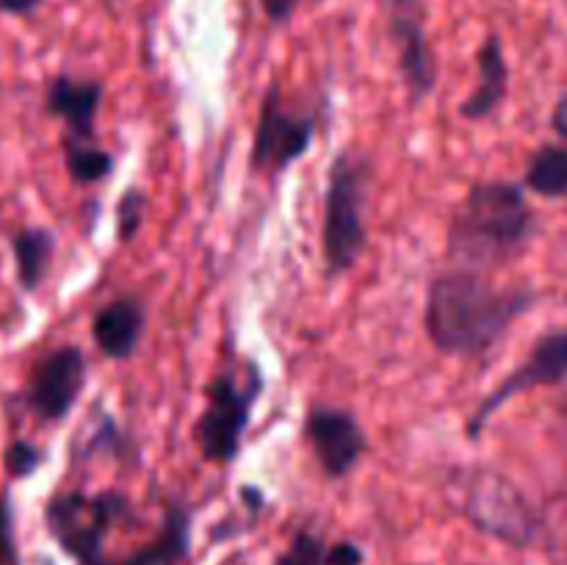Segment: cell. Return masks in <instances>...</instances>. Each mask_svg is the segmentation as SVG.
Segmentation results:
<instances>
[{
	"instance_id": "3",
	"label": "cell",
	"mask_w": 567,
	"mask_h": 565,
	"mask_svg": "<svg viewBox=\"0 0 567 565\" xmlns=\"http://www.w3.org/2000/svg\"><path fill=\"white\" fill-rule=\"evenodd\" d=\"M457 510L485 535L509 546H532L540 535V510L509 476L493 469H463L452 480Z\"/></svg>"
},
{
	"instance_id": "2",
	"label": "cell",
	"mask_w": 567,
	"mask_h": 565,
	"mask_svg": "<svg viewBox=\"0 0 567 565\" xmlns=\"http://www.w3.org/2000/svg\"><path fill=\"white\" fill-rule=\"evenodd\" d=\"M537 233V214L524 186L480 181L468 188L446 233V255L457 269L491 271L526 253Z\"/></svg>"
},
{
	"instance_id": "20",
	"label": "cell",
	"mask_w": 567,
	"mask_h": 565,
	"mask_svg": "<svg viewBox=\"0 0 567 565\" xmlns=\"http://www.w3.org/2000/svg\"><path fill=\"white\" fill-rule=\"evenodd\" d=\"M327 543L313 532H297L286 552L275 559V565H324Z\"/></svg>"
},
{
	"instance_id": "22",
	"label": "cell",
	"mask_w": 567,
	"mask_h": 565,
	"mask_svg": "<svg viewBox=\"0 0 567 565\" xmlns=\"http://www.w3.org/2000/svg\"><path fill=\"white\" fill-rule=\"evenodd\" d=\"M365 554L358 543L352 541H338L332 546H327L324 565H363Z\"/></svg>"
},
{
	"instance_id": "10",
	"label": "cell",
	"mask_w": 567,
	"mask_h": 565,
	"mask_svg": "<svg viewBox=\"0 0 567 565\" xmlns=\"http://www.w3.org/2000/svg\"><path fill=\"white\" fill-rule=\"evenodd\" d=\"M305 438L319 460L327 480H343L369 452V438L352 410L313 404L305 419Z\"/></svg>"
},
{
	"instance_id": "25",
	"label": "cell",
	"mask_w": 567,
	"mask_h": 565,
	"mask_svg": "<svg viewBox=\"0 0 567 565\" xmlns=\"http://www.w3.org/2000/svg\"><path fill=\"white\" fill-rule=\"evenodd\" d=\"M42 3L44 0H0V11H6V14H31Z\"/></svg>"
},
{
	"instance_id": "19",
	"label": "cell",
	"mask_w": 567,
	"mask_h": 565,
	"mask_svg": "<svg viewBox=\"0 0 567 565\" xmlns=\"http://www.w3.org/2000/svg\"><path fill=\"white\" fill-rule=\"evenodd\" d=\"M144 208H147V197H144L142 188H125L116 203V238L122 244H131L136 238L138 227H142Z\"/></svg>"
},
{
	"instance_id": "23",
	"label": "cell",
	"mask_w": 567,
	"mask_h": 565,
	"mask_svg": "<svg viewBox=\"0 0 567 565\" xmlns=\"http://www.w3.org/2000/svg\"><path fill=\"white\" fill-rule=\"evenodd\" d=\"M302 3V0H264V9L266 14L271 17L275 22H282L291 17V11L297 9V6Z\"/></svg>"
},
{
	"instance_id": "17",
	"label": "cell",
	"mask_w": 567,
	"mask_h": 565,
	"mask_svg": "<svg viewBox=\"0 0 567 565\" xmlns=\"http://www.w3.org/2000/svg\"><path fill=\"white\" fill-rule=\"evenodd\" d=\"M524 186L546 199L567 197V147L543 144L532 153L524 172Z\"/></svg>"
},
{
	"instance_id": "24",
	"label": "cell",
	"mask_w": 567,
	"mask_h": 565,
	"mask_svg": "<svg viewBox=\"0 0 567 565\" xmlns=\"http://www.w3.org/2000/svg\"><path fill=\"white\" fill-rule=\"evenodd\" d=\"M551 127H554V133H557L559 138H565V142H567V92L557 100V105H554Z\"/></svg>"
},
{
	"instance_id": "13",
	"label": "cell",
	"mask_w": 567,
	"mask_h": 565,
	"mask_svg": "<svg viewBox=\"0 0 567 565\" xmlns=\"http://www.w3.org/2000/svg\"><path fill=\"white\" fill-rule=\"evenodd\" d=\"M391 39L393 48H396L399 72H402L404 86H408L410 103H421V100L430 97L432 89H435L437 70L435 61H432L430 44H426L424 28H421L419 17H393Z\"/></svg>"
},
{
	"instance_id": "8",
	"label": "cell",
	"mask_w": 567,
	"mask_h": 565,
	"mask_svg": "<svg viewBox=\"0 0 567 565\" xmlns=\"http://www.w3.org/2000/svg\"><path fill=\"white\" fill-rule=\"evenodd\" d=\"M567 380V330H551L532 343L529 355L487 393L474 410V415L465 424L468 441H480L482 432L487 430L493 415L513 402L520 393H529L535 388H554Z\"/></svg>"
},
{
	"instance_id": "21",
	"label": "cell",
	"mask_w": 567,
	"mask_h": 565,
	"mask_svg": "<svg viewBox=\"0 0 567 565\" xmlns=\"http://www.w3.org/2000/svg\"><path fill=\"white\" fill-rule=\"evenodd\" d=\"M42 458H44V452L37 446V443L11 441L9 449H6L3 465H6V471H9L11 480H25V476H31L33 471L42 465Z\"/></svg>"
},
{
	"instance_id": "14",
	"label": "cell",
	"mask_w": 567,
	"mask_h": 565,
	"mask_svg": "<svg viewBox=\"0 0 567 565\" xmlns=\"http://www.w3.org/2000/svg\"><path fill=\"white\" fill-rule=\"evenodd\" d=\"M476 64H480V83L474 86V92L460 103V116L468 122L487 120L491 114H496L502 109L504 97H507L509 89V64L507 55H504V44L496 33L482 42L480 53H476Z\"/></svg>"
},
{
	"instance_id": "27",
	"label": "cell",
	"mask_w": 567,
	"mask_h": 565,
	"mask_svg": "<svg viewBox=\"0 0 567 565\" xmlns=\"http://www.w3.org/2000/svg\"><path fill=\"white\" fill-rule=\"evenodd\" d=\"M0 565H20V559H11V557H3V554H0Z\"/></svg>"
},
{
	"instance_id": "4",
	"label": "cell",
	"mask_w": 567,
	"mask_h": 565,
	"mask_svg": "<svg viewBox=\"0 0 567 565\" xmlns=\"http://www.w3.org/2000/svg\"><path fill=\"white\" fill-rule=\"evenodd\" d=\"M365 188H369V158L343 150L330 164L324 188V225H321V253L330 280L354 269L365 249Z\"/></svg>"
},
{
	"instance_id": "18",
	"label": "cell",
	"mask_w": 567,
	"mask_h": 565,
	"mask_svg": "<svg viewBox=\"0 0 567 565\" xmlns=\"http://www.w3.org/2000/svg\"><path fill=\"white\" fill-rule=\"evenodd\" d=\"M64 150L66 175L75 186H92V183L105 181L114 172V155L109 150L97 147L94 142H81V138H61Z\"/></svg>"
},
{
	"instance_id": "5",
	"label": "cell",
	"mask_w": 567,
	"mask_h": 565,
	"mask_svg": "<svg viewBox=\"0 0 567 565\" xmlns=\"http://www.w3.org/2000/svg\"><path fill=\"white\" fill-rule=\"evenodd\" d=\"M260 391H264V374L255 363H247L244 374L219 371L210 377L205 386V410L194 424V441L208 463H236Z\"/></svg>"
},
{
	"instance_id": "15",
	"label": "cell",
	"mask_w": 567,
	"mask_h": 565,
	"mask_svg": "<svg viewBox=\"0 0 567 565\" xmlns=\"http://www.w3.org/2000/svg\"><path fill=\"white\" fill-rule=\"evenodd\" d=\"M192 552V513L181 504H172L164 515L161 532L125 557H97L89 565H181Z\"/></svg>"
},
{
	"instance_id": "12",
	"label": "cell",
	"mask_w": 567,
	"mask_h": 565,
	"mask_svg": "<svg viewBox=\"0 0 567 565\" xmlns=\"http://www.w3.org/2000/svg\"><path fill=\"white\" fill-rule=\"evenodd\" d=\"M147 325V308L138 297H116L94 314L92 338L100 355L109 360H127L136 355Z\"/></svg>"
},
{
	"instance_id": "26",
	"label": "cell",
	"mask_w": 567,
	"mask_h": 565,
	"mask_svg": "<svg viewBox=\"0 0 567 565\" xmlns=\"http://www.w3.org/2000/svg\"><path fill=\"white\" fill-rule=\"evenodd\" d=\"M388 3H391L393 9H396V14H393V17H402V14H408L410 9H413L415 0H388Z\"/></svg>"
},
{
	"instance_id": "16",
	"label": "cell",
	"mask_w": 567,
	"mask_h": 565,
	"mask_svg": "<svg viewBox=\"0 0 567 565\" xmlns=\"http://www.w3.org/2000/svg\"><path fill=\"white\" fill-rule=\"evenodd\" d=\"M11 255L22 291H37L53 266L55 236L48 227H22L11 236Z\"/></svg>"
},
{
	"instance_id": "7",
	"label": "cell",
	"mask_w": 567,
	"mask_h": 565,
	"mask_svg": "<svg viewBox=\"0 0 567 565\" xmlns=\"http://www.w3.org/2000/svg\"><path fill=\"white\" fill-rule=\"evenodd\" d=\"M316 138V122L308 114H293L282 97L280 83H271L260 100L249 166L258 175H280L305 158Z\"/></svg>"
},
{
	"instance_id": "11",
	"label": "cell",
	"mask_w": 567,
	"mask_h": 565,
	"mask_svg": "<svg viewBox=\"0 0 567 565\" xmlns=\"http://www.w3.org/2000/svg\"><path fill=\"white\" fill-rule=\"evenodd\" d=\"M103 83L86 81V78L55 75L44 92V111L66 125L64 136L94 142V120H97L100 103H103Z\"/></svg>"
},
{
	"instance_id": "6",
	"label": "cell",
	"mask_w": 567,
	"mask_h": 565,
	"mask_svg": "<svg viewBox=\"0 0 567 565\" xmlns=\"http://www.w3.org/2000/svg\"><path fill=\"white\" fill-rule=\"evenodd\" d=\"M127 515H131V502L120 491H61L44 504V526L50 537L78 565H89L103 557L105 537Z\"/></svg>"
},
{
	"instance_id": "1",
	"label": "cell",
	"mask_w": 567,
	"mask_h": 565,
	"mask_svg": "<svg viewBox=\"0 0 567 565\" xmlns=\"http://www.w3.org/2000/svg\"><path fill=\"white\" fill-rule=\"evenodd\" d=\"M535 299L532 288H498L482 271L454 266L426 288L424 330L437 352L482 358L535 308Z\"/></svg>"
},
{
	"instance_id": "9",
	"label": "cell",
	"mask_w": 567,
	"mask_h": 565,
	"mask_svg": "<svg viewBox=\"0 0 567 565\" xmlns=\"http://www.w3.org/2000/svg\"><path fill=\"white\" fill-rule=\"evenodd\" d=\"M86 386V358L81 347H55L37 360L25 382V404L44 424H59L70 415Z\"/></svg>"
}]
</instances>
